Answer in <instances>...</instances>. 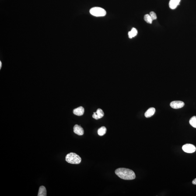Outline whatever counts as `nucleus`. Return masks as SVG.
Returning <instances> with one entry per match:
<instances>
[{"mask_svg": "<svg viewBox=\"0 0 196 196\" xmlns=\"http://www.w3.org/2000/svg\"><path fill=\"white\" fill-rule=\"evenodd\" d=\"M38 196H47V190L44 186H42L39 187Z\"/></svg>", "mask_w": 196, "mask_h": 196, "instance_id": "nucleus-11", "label": "nucleus"}, {"mask_svg": "<svg viewBox=\"0 0 196 196\" xmlns=\"http://www.w3.org/2000/svg\"><path fill=\"white\" fill-rule=\"evenodd\" d=\"M149 15H150L151 18H152V20H155L157 19V15L154 12H151L150 13Z\"/></svg>", "mask_w": 196, "mask_h": 196, "instance_id": "nucleus-16", "label": "nucleus"}, {"mask_svg": "<svg viewBox=\"0 0 196 196\" xmlns=\"http://www.w3.org/2000/svg\"><path fill=\"white\" fill-rule=\"evenodd\" d=\"M144 19L146 23L149 24H152V20L150 15L149 14H146L144 16Z\"/></svg>", "mask_w": 196, "mask_h": 196, "instance_id": "nucleus-15", "label": "nucleus"}, {"mask_svg": "<svg viewBox=\"0 0 196 196\" xmlns=\"http://www.w3.org/2000/svg\"><path fill=\"white\" fill-rule=\"evenodd\" d=\"M155 112V110L154 108H150L147 110L145 113L146 117L149 118L153 115Z\"/></svg>", "mask_w": 196, "mask_h": 196, "instance_id": "nucleus-10", "label": "nucleus"}, {"mask_svg": "<svg viewBox=\"0 0 196 196\" xmlns=\"http://www.w3.org/2000/svg\"><path fill=\"white\" fill-rule=\"evenodd\" d=\"M104 113L101 109H98L96 112H94L92 117L95 119L98 120L102 118L104 116Z\"/></svg>", "mask_w": 196, "mask_h": 196, "instance_id": "nucleus-6", "label": "nucleus"}, {"mask_svg": "<svg viewBox=\"0 0 196 196\" xmlns=\"http://www.w3.org/2000/svg\"><path fill=\"white\" fill-rule=\"evenodd\" d=\"M181 0H170L169 3V6L171 9L174 10L179 5Z\"/></svg>", "mask_w": 196, "mask_h": 196, "instance_id": "nucleus-9", "label": "nucleus"}, {"mask_svg": "<svg viewBox=\"0 0 196 196\" xmlns=\"http://www.w3.org/2000/svg\"><path fill=\"white\" fill-rule=\"evenodd\" d=\"M106 128L105 127H101L98 130L97 133L99 135L102 136L105 135L106 132Z\"/></svg>", "mask_w": 196, "mask_h": 196, "instance_id": "nucleus-13", "label": "nucleus"}, {"mask_svg": "<svg viewBox=\"0 0 196 196\" xmlns=\"http://www.w3.org/2000/svg\"><path fill=\"white\" fill-rule=\"evenodd\" d=\"M89 12L91 14L96 17L104 16L106 14V11L100 7H94L91 8Z\"/></svg>", "mask_w": 196, "mask_h": 196, "instance_id": "nucleus-3", "label": "nucleus"}, {"mask_svg": "<svg viewBox=\"0 0 196 196\" xmlns=\"http://www.w3.org/2000/svg\"><path fill=\"white\" fill-rule=\"evenodd\" d=\"M189 123L191 126L194 128H196V116H194L192 117L189 121Z\"/></svg>", "mask_w": 196, "mask_h": 196, "instance_id": "nucleus-14", "label": "nucleus"}, {"mask_svg": "<svg viewBox=\"0 0 196 196\" xmlns=\"http://www.w3.org/2000/svg\"><path fill=\"white\" fill-rule=\"evenodd\" d=\"M2 62H1V61H0V69L1 68V67H2Z\"/></svg>", "mask_w": 196, "mask_h": 196, "instance_id": "nucleus-18", "label": "nucleus"}, {"mask_svg": "<svg viewBox=\"0 0 196 196\" xmlns=\"http://www.w3.org/2000/svg\"><path fill=\"white\" fill-rule=\"evenodd\" d=\"M196 149L195 147L192 144H186L182 146L183 150L187 153H193L195 152Z\"/></svg>", "mask_w": 196, "mask_h": 196, "instance_id": "nucleus-4", "label": "nucleus"}, {"mask_svg": "<svg viewBox=\"0 0 196 196\" xmlns=\"http://www.w3.org/2000/svg\"><path fill=\"white\" fill-rule=\"evenodd\" d=\"M84 112V109L82 106H80L76 109H74L73 110L74 114L78 116L83 115Z\"/></svg>", "mask_w": 196, "mask_h": 196, "instance_id": "nucleus-8", "label": "nucleus"}, {"mask_svg": "<svg viewBox=\"0 0 196 196\" xmlns=\"http://www.w3.org/2000/svg\"><path fill=\"white\" fill-rule=\"evenodd\" d=\"M74 131L75 134L78 135H82L84 134L83 129L81 126L76 125L74 127Z\"/></svg>", "mask_w": 196, "mask_h": 196, "instance_id": "nucleus-7", "label": "nucleus"}, {"mask_svg": "<svg viewBox=\"0 0 196 196\" xmlns=\"http://www.w3.org/2000/svg\"><path fill=\"white\" fill-rule=\"evenodd\" d=\"M138 33L137 29L135 28H133L131 29V31L129 32L128 36L130 39L132 38L133 37H135L137 35Z\"/></svg>", "mask_w": 196, "mask_h": 196, "instance_id": "nucleus-12", "label": "nucleus"}, {"mask_svg": "<svg viewBox=\"0 0 196 196\" xmlns=\"http://www.w3.org/2000/svg\"><path fill=\"white\" fill-rule=\"evenodd\" d=\"M184 102L180 101H172L170 103L171 107L175 109H178L181 108L184 106Z\"/></svg>", "mask_w": 196, "mask_h": 196, "instance_id": "nucleus-5", "label": "nucleus"}, {"mask_svg": "<svg viewBox=\"0 0 196 196\" xmlns=\"http://www.w3.org/2000/svg\"><path fill=\"white\" fill-rule=\"evenodd\" d=\"M192 183L193 184L196 185V178L194 180H193Z\"/></svg>", "mask_w": 196, "mask_h": 196, "instance_id": "nucleus-17", "label": "nucleus"}, {"mask_svg": "<svg viewBox=\"0 0 196 196\" xmlns=\"http://www.w3.org/2000/svg\"><path fill=\"white\" fill-rule=\"evenodd\" d=\"M115 173L119 177L123 180H133L135 178V173L131 169L120 168L116 169Z\"/></svg>", "mask_w": 196, "mask_h": 196, "instance_id": "nucleus-1", "label": "nucleus"}, {"mask_svg": "<svg viewBox=\"0 0 196 196\" xmlns=\"http://www.w3.org/2000/svg\"><path fill=\"white\" fill-rule=\"evenodd\" d=\"M65 160L68 163L78 164L81 162L82 159L79 155L74 152L67 154L65 157Z\"/></svg>", "mask_w": 196, "mask_h": 196, "instance_id": "nucleus-2", "label": "nucleus"}]
</instances>
